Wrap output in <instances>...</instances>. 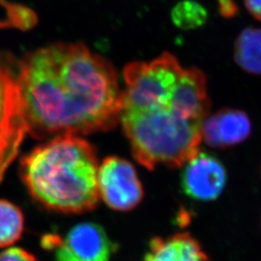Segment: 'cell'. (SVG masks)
<instances>
[{
  "label": "cell",
  "instance_id": "1",
  "mask_svg": "<svg viewBox=\"0 0 261 261\" xmlns=\"http://www.w3.org/2000/svg\"><path fill=\"white\" fill-rule=\"evenodd\" d=\"M17 83L28 133L36 139L88 135L118 123L116 72L84 45L59 43L28 54Z\"/></svg>",
  "mask_w": 261,
  "mask_h": 261
},
{
  "label": "cell",
  "instance_id": "2",
  "mask_svg": "<svg viewBox=\"0 0 261 261\" xmlns=\"http://www.w3.org/2000/svg\"><path fill=\"white\" fill-rule=\"evenodd\" d=\"M118 122L135 158L148 169L182 167L199 149L210 110L203 72L164 54L124 70Z\"/></svg>",
  "mask_w": 261,
  "mask_h": 261
},
{
  "label": "cell",
  "instance_id": "3",
  "mask_svg": "<svg viewBox=\"0 0 261 261\" xmlns=\"http://www.w3.org/2000/svg\"><path fill=\"white\" fill-rule=\"evenodd\" d=\"M99 163L93 146L80 136H59L20 162V174L39 203L62 213H83L99 202Z\"/></svg>",
  "mask_w": 261,
  "mask_h": 261
},
{
  "label": "cell",
  "instance_id": "4",
  "mask_svg": "<svg viewBox=\"0 0 261 261\" xmlns=\"http://www.w3.org/2000/svg\"><path fill=\"white\" fill-rule=\"evenodd\" d=\"M28 133L17 83V72L9 56L0 50V182L19 154Z\"/></svg>",
  "mask_w": 261,
  "mask_h": 261
},
{
  "label": "cell",
  "instance_id": "5",
  "mask_svg": "<svg viewBox=\"0 0 261 261\" xmlns=\"http://www.w3.org/2000/svg\"><path fill=\"white\" fill-rule=\"evenodd\" d=\"M44 248L54 250L56 261H111L116 246L103 227L93 223H82L67 233L47 235Z\"/></svg>",
  "mask_w": 261,
  "mask_h": 261
},
{
  "label": "cell",
  "instance_id": "6",
  "mask_svg": "<svg viewBox=\"0 0 261 261\" xmlns=\"http://www.w3.org/2000/svg\"><path fill=\"white\" fill-rule=\"evenodd\" d=\"M98 192L103 202L117 211L136 208L143 197V188L136 168L119 157H109L99 166Z\"/></svg>",
  "mask_w": 261,
  "mask_h": 261
},
{
  "label": "cell",
  "instance_id": "7",
  "mask_svg": "<svg viewBox=\"0 0 261 261\" xmlns=\"http://www.w3.org/2000/svg\"><path fill=\"white\" fill-rule=\"evenodd\" d=\"M183 166L181 186L186 196L198 201H211L221 196L226 172L218 159L198 151Z\"/></svg>",
  "mask_w": 261,
  "mask_h": 261
},
{
  "label": "cell",
  "instance_id": "8",
  "mask_svg": "<svg viewBox=\"0 0 261 261\" xmlns=\"http://www.w3.org/2000/svg\"><path fill=\"white\" fill-rule=\"evenodd\" d=\"M252 132L250 118L238 110L224 109L206 117L202 140L211 147L227 148L247 140Z\"/></svg>",
  "mask_w": 261,
  "mask_h": 261
},
{
  "label": "cell",
  "instance_id": "9",
  "mask_svg": "<svg viewBox=\"0 0 261 261\" xmlns=\"http://www.w3.org/2000/svg\"><path fill=\"white\" fill-rule=\"evenodd\" d=\"M141 261H211L200 244L188 233L155 238Z\"/></svg>",
  "mask_w": 261,
  "mask_h": 261
},
{
  "label": "cell",
  "instance_id": "10",
  "mask_svg": "<svg viewBox=\"0 0 261 261\" xmlns=\"http://www.w3.org/2000/svg\"><path fill=\"white\" fill-rule=\"evenodd\" d=\"M234 59L242 70L261 75V28L244 29L234 44Z\"/></svg>",
  "mask_w": 261,
  "mask_h": 261
},
{
  "label": "cell",
  "instance_id": "11",
  "mask_svg": "<svg viewBox=\"0 0 261 261\" xmlns=\"http://www.w3.org/2000/svg\"><path fill=\"white\" fill-rule=\"evenodd\" d=\"M24 219L18 206L0 199V248L17 242L23 232Z\"/></svg>",
  "mask_w": 261,
  "mask_h": 261
},
{
  "label": "cell",
  "instance_id": "12",
  "mask_svg": "<svg viewBox=\"0 0 261 261\" xmlns=\"http://www.w3.org/2000/svg\"><path fill=\"white\" fill-rule=\"evenodd\" d=\"M207 19V13L203 6L193 0L179 2L172 10V20L175 25L182 29L199 28Z\"/></svg>",
  "mask_w": 261,
  "mask_h": 261
},
{
  "label": "cell",
  "instance_id": "13",
  "mask_svg": "<svg viewBox=\"0 0 261 261\" xmlns=\"http://www.w3.org/2000/svg\"><path fill=\"white\" fill-rule=\"evenodd\" d=\"M0 261H37L35 256L20 248H10L0 252Z\"/></svg>",
  "mask_w": 261,
  "mask_h": 261
},
{
  "label": "cell",
  "instance_id": "14",
  "mask_svg": "<svg viewBox=\"0 0 261 261\" xmlns=\"http://www.w3.org/2000/svg\"><path fill=\"white\" fill-rule=\"evenodd\" d=\"M220 14L224 18H232L238 12V6L234 0H217Z\"/></svg>",
  "mask_w": 261,
  "mask_h": 261
},
{
  "label": "cell",
  "instance_id": "15",
  "mask_svg": "<svg viewBox=\"0 0 261 261\" xmlns=\"http://www.w3.org/2000/svg\"><path fill=\"white\" fill-rule=\"evenodd\" d=\"M245 5L252 17L261 21V0H245Z\"/></svg>",
  "mask_w": 261,
  "mask_h": 261
}]
</instances>
